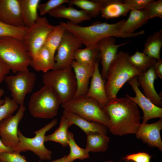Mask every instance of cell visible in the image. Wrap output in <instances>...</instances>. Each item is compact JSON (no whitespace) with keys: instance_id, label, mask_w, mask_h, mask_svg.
<instances>
[{"instance_id":"cell-44","label":"cell","mask_w":162,"mask_h":162,"mask_svg":"<svg viewBox=\"0 0 162 162\" xmlns=\"http://www.w3.org/2000/svg\"><path fill=\"white\" fill-rule=\"evenodd\" d=\"M66 157L67 155H65L62 158L54 160L50 162H67Z\"/></svg>"},{"instance_id":"cell-47","label":"cell","mask_w":162,"mask_h":162,"mask_svg":"<svg viewBox=\"0 0 162 162\" xmlns=\"http://www.w3.org/2000/svg\"><path fill=\"white\" fill-rule=\"evenodd\" d=\"M0 162H2L0 161Z\"/></svg>"},{"instance_id":"cell-26","label":"cell","mask_w":162,"mask_h":162,"mask_svg":"<svg viewBox=\"0 0 162 162\" xmlns=\"http://www.w3.org/2000/svg\"><path fill=\"white\" fill-rule=\"evenodd\" d=\"M110 138L106 134L93 132L87 134L86 149L88 152H105L108 148Z\"/></svg>"},{"instance_id":"cell-28","label":"cell","mask_w":162,"mask_h":162,"mask_svg":"<svg viewBox=\"0 0 162 162\" xmlns=\"http://www.w3.org/2000/svg\"><path fill=\"white\" fill-rule=\"evenodd\" d=\"M148 20L143 9L131 10L128 19L125 21L123 31L128 33H133L136 30L146 24Z\"/></svg>"},{"instance_id":"cell-33","label":"cell","mask_w":162,"mask_h":162,"mask_svg":"<svg viewBox=\"0 0 162 162\" xmlns=\"http://www.w3.org/2000/svg\"><path fill=\"white\" fill-rule=\"evenodd\" d=\"M129 59L131 63L135 68L143 72L154 66L156 62L154 58L138 50L133 55L130 56Z\"/></svg>"},{"instance_id":"cell-38","label":"cell","mask_w":162,"mask_h":162,"mask_svg":"<svg viewBox=\"0 0 162 162\" xmlns=\"http://www.w3.org/2000/svg\"><path fill=\"white\" fill-rule=\"evenodd\" d=\"M0 161L2 162H31L28 161L26 157L20 154V153L14 151L1 154Z\"/></svg>"},{"instance_id":"cell-2","label":"cell","mask_w":162,"mask_h":162,"mask_svg":"<svg viewBox=\"0 0 162 162\" xmlns=\"http://www.w3.org/2000/svg\"><path fill=\"white\" fill-rule=\"evenodd\" d=\"M125 20L123 19L113 24L98 22L86 26L70 22H62L60 24L77 38L82 44L88 47L95 45L100 40L107 37L130 38L144 34V30L132 33L124 32L123 28Z\"/></svg>"},{"instance_id":"cell-35","label":"cell","mask_w":162,"mask_h":162,"mask_svg":"<svg viewBox=\"0 0 162 162\" xmlns=\"http://www.w3.org/2000/svg\"><path fill=\"white\" fill-rule=\"evenodd\" d=\"M4 100V103L0 106V122L5 118L12 115L19 107V105L9 97H5Z\"/></svg>"},{"instance_id":"cell-5","label":"cell","mask_w":162,"mask_h":162,"mask_svg":"<svg viewBox=\"0 0 162 162\" xmlns=\"http://www.w3.org/2000/svg\"><path fill=\"white\" fill-rule=\"evenodd\" d=\"M42 80L44 85L51 88L57 94L62 104L74 98L77 84L71 66L50 70L44 73Z\"/></svg>"},{"instance_id":"cell-22","label":"cell","mask_w":162,"mask_h":162,"mask_svg":"<svg viewBox=\"0 0 162 162\" xmlns=\"http://www.w3.org/2000/svg\"><path fill=\"white\" fill-rule=\"evenodd\" d=\"M30 66L35 70L44 73L54 69V59L49 49L44 45L32 58Z\"/></svg>"},{"instance_id":"cell-45","label":"cell","mask_w":162,"mask_h":162,"mask_svg":"<svg viewBox=\"0 0 162 162\" xmlns=\"http://www.w3.org/2000/svg\"><path fill=\"white\" fill-rule=\"evenodd\" d=\"M4 93V91L3 89L0 88V106L4 103V99H1V98Z\"/></svg>"},{"instance_id":"cell-17","label":"cell","mask_w":162,"mask_h":162,"mask_svg":"<svg viewBox=\"0 0 162 162\" xmlns=\"http://www.w3.org/2000/svg\"><path fill=\"white\" fill-rule=\"evenodd\" d=\"M71 66L74 70L77 84L74 99L84 96L86 94L88 88L90 79L92 77L94 71V64H85L75 60L72 62Z\"/></svg>"},{"instance_id":"cell-12","label":"cell","mask_w":162,"mask_h":162,"mask_svg":"<svg viewBox=\"0 0 162 162\" xmlns=\"http://www.w3.org/2000/svg\"><path fill=\"white\" fill-rule=\"evenodd\" d=\"M82 44L79 39L70 32L66 30L56 51L54 57L53 69L71 66L74 60L75 52L80 49Z\"/></svg>"},{"instance_id":"cell-9","label":"cell","mask_w":162,"mask_h":162,"mask_svg":"<svg viewBox=\"0 0 162 162\" xmlns=\"http://www.w3.org/2000/svg\"><path fill=\"white\" fill-rule=\"evenodd\" d=\"M36 80L35 74L29 70L7 75L4 79L12 99L20 106H24L26 96L32 91Z\"/></svg>"},{"instance_id":"cell-14","label":"cell","mask_w":162,"mask_h":162,"mask_svg":"<svg viewBox=\"0 0 162 162\" xmlns=\"http://www.w3.org/2000/svg\"><path fill=\"white\" fill-rule=\"evenodd\" d=\"M130 41L116 44H115V38L114 37H110L101 40L97 44L100 51L102 66L101 74L104 79L106 78L109 67L115 58L118 49Z\"/></svg>"},{"instance_id":"cell-10","label":"cell","mask_w":162,"mask_h":162,"mask_svg":"<svg viewBox=\"0 0 162 162\" xmlns=\"http://www.w3.org/2000/svg\"><path fill=\"white\" fill-rule=\"evenodd\" d=\"M55 26L45 17L39 16L28 28L23 41L32 58L44 45L48 36Z\"/></svg>"},{"instance_id":"cell-1","label":"cell","mask_w":162,"mask_h":162,"mask_svg":"<svg viewBox=\"0 0 162 162\" xmlns=\"http://www.w3.org/2000/svg\"><path fill=\"white\" fill-rule=\"evenodd\" d=\"M103 110L109 118L107 128L112 134H136L142 118L137 105L132 100L126 97H116L110 100Z\"/></svg>"},{"instance_id":"cell-21","label":"cell","mask_w":162,"mask_h":162,"mask_svg":"<svg viewBox=\"0 0 162 162\" xmlns=\"http://www.w3.org/2000/svg\"><path fill=\"white\" fill-rule=\"evenodd\" d=\"M63 115L68 118L73 124H75L80 128L86 135L93 132L106 134L107 127L101 124L89 121L76 114L64 109Z\"/></svg>"},{"instance_id":"cell-15","label":"cell","mask_w":162,"mask_h":162,"mask_svg":"<svg viewBox=\"0 0 162 162\" xmlns=\"http://www.w3.org/2000/svg\"><path fill=\"white\" fill-rule=\"evenodd\" d=\"M162 129V118L152 124L140 123L135 134L136 138L152 147L162 151V141L160 134Z\"/></svg>"},{"instance_id":"cell-32","label":"cell","mask_w":162,"mask_h":162,"mask_svg":"<svg viewBox=\"0 0 162 162\" xmlns=\"http://www.w3.org/2000/svg\"><path fill=\"white\" fill-rule=\"evenodd\" d=\"M68 146L70 152L67 155V162H73L76 159L83 160L88 158L90 157L89 152L86 148L80 147L76 142L73 134L68 132Z\"/></svg>"},{"instance_id":"cell-11","label":"cell","mask_w":162,"mask_h":162,"mask_svg":"<svg viewBox=\"0 0 162 162\" xmlns=\"http://www.w3.org/2000/svg\"><path fill=\"white\" fill-rule=\"evenodd\" d=\"M26 110L24 106H20L14 115L8 116L0 122V136L4 144L16 152L19 144L18 135L19 124Z\"/></svg>"},{"instance_id":"cell-42","label":"cell","mask_w":162,"mask_h":162,"mask_svg":"<svg viewBox=\"0 0 162 162\" xmlns=\"http://www.w3.org/2000/svg\"><path fill=\"white\" fill-rule=\"evenodd\" d=\"M158 76L162 79V60L160 59L157 61L154 65Z\"/></svg>"},{"instance_id":"cell-3","label":"cell","mask_w":162,"mask_h":162,"mask_svg":"<svg viewBox=\"0 0 162 162\" xmlns=\"http://www.w3.org/2000/svg\"><path fill=\"white\" fill-rule=\"evenodd\" d=\"M130 56L128 53L122 51L117 52L109 67L105 88L110 100L117 97L118 92L126 82L143 73L132 64L129 60Z\"/></svg>"},{"instance_id":"cell-16","label":"cell","mask_w":162,"mask_h":162,"mask_svg":"<svg viewBox=\"0 0 162 162\" xmlns=\"http://www.w3.org/2000/svg\"><path fill=\"white\" fill-rule=\"evenodd\" d=\"M99 61L98 60L94 63V71L92 77L90 84L85 95L96 100L103 109L109 103L110 100L106 91L105 80L102 78L100 72Z\"/></svg>"},{"instance_id":"cell-41","label":"cell","mask_w":162,"mask_h":162,"mask_svg":"<svg viewBox=\"0 0 162 162\" xmlns=\"http://www.w3.org/2000/svg\"><path fill=\"white\" fill-rule=\"evenodd\" d=\"M10 70L8 66L0 58V83L4 80Z\"/></svg>"},{"instance_id":"cell-30","label":"cell","mask_w":162,"mask_h":162,"mask_svg":"<svg viewBox=\"0 0 162 162\" xmlns=\"http://www.w3.org/2000/svg\"><path fill=\"white\" fill-rule=\"evenodd\" d=\"M69 6L74 5L81 9L91 18H94L100 13L102 5V0H71L68 3Z\"/></svg>"},{"instance_id":"cell-43","label":"cell","mask_w":162,"mask_h":162,"mask_svg":"<svg viewBox=\"0 0 162 162\" xmlns=\"http://www.w3.org/2000/svg\"><path fill=\"white\" fill-rule=\"evenodd\" d=\"M13 149L5 145L0 139V154L6 152H12Z\"/></svg>"},{"instance_id":"cell-27","label":"cell","mask_w":162,"mask_h":162,"mask_svg":"<svg viewBox=\"0 0 162 162\" xmlns=\"http://www.w3.org/2000/svg\"><path fill=\"white\" fill-rule=\"evenodd\" d=\"M162 46V30H160L148 37L144 44L143 52L157 61L160 60Z\"/></svg>"},{"instance_id":"cell-18","label":"cell","mask_w":162,"mask_h":162,"mask_svg":"<svg viewBox=\"0 0 162 162\" xmlns=\"http://www.w3.org/2000/svg\"><path fill=\"white\" fill-rule=\"evenodd\" d=\"M158 77L154 66L138 76L137 80L143 90L144 95L156 106H162V98L155 91L154 83Z\"/></svg>"},{"instance_id":"cell-23","label":"cell","mask_w":162,"mask_h":162,"mask_svg":"<svg viewBox=\"0 0 162 162\" xmlns=\"http://www.w3.org/2000/svg\"><path fill=\"white\" fill-rule=\"evenodd\" d=\"M103 5L100 12L103 17L109 19L125 16L130 10L123 1L102 0Z\"/></svg>"},{"instance_id":"cell-34","label":"cell","mask_w":162,"mask_h":162,"mask_svg":"<svg viewBox=\"0 0 162 162\" xmlns=\"http://www.w3.org/2000/svg\"><path fill=\"white\" fill-rule=\"evenodd\" d=\"M28 28L25 26H13L0 21V38L11 37L23 41Z\"/></svg>"},{"instance_id":"cell-4","label":"cell","mask_w":162,"mask_h":162,"mask_svg":"<svg viewBox=\"0 0 162 162\" xmlns=\"http://www.w3.org/2000/svg\"><path fill=\"white\" fill-rule=\"evenodd\" d=\"M0 58L15 74L29 70L32 60L23 41L8 37L0 38Z\"/></svg>"},{"instance_id":"cell-46","label":"cell","mask_w":162,"mask_h":162,"mask_svg":"<svg viewBox=\"0 0 162 162\" xmlns=\"http://www.w3.org/2000/svg\"><path fill=\"white\" fill-rule=\"evenodd\" d=\"M103 162H115L111 160H110L106 161ZM125 162H133L131 161H125Z\"/></svg>"},{"instance_id":"cell-25","label":"cell","mask_w":162,"mask_h":162,"mask_svg":"<svg viewBox=\"0 0 162 162\" xmlns=\"http://www.w3.org/2000/svg\"><path fill=\"white\" fill-rule=\"evenodd\" d=\"M73 124L71 121L62 115L58 127L52 134L45 135L44 141H52L60 143L63 147L68 146V128Z\"/></svg>"},{"instance_id":"cell-40","label":"cell","mask_w":162,"mask_h":162,"mask_svg":"<svg viewBox=\"0 0 162 162\" xmlns=\"http://www.w3.org/2000/svg\"><path fill=\"white\" fill-rule=\"evenodd\" d=\"M152 0H125L130 10H138L144 9Z\"/></svg>"},{"instance_id":"cell-13","label":"cell","mask_w":162,"mask_h":162,"mask_svg":"<svg viewBox=\"0 0 162 162\" xmlns=\"http://www.w3.org/2000/svg\"><path fill=\"white\" fill-rule=\"evenodd\" d=\"M138 76H134L127 82L135 92V96L132 97L126 94V96L134 101L142 110L143 112L142 123H147L152 118H162V108L153 104L140 90Z\"/></svg>"},{"instance_id":"cell-6","label":"cell","mask_w":162,"mask_h":162,"mask_svg":"<svg viewBox=\"0 0 162 162\" xmlns=\"http://www.w3.org/2000/svg\"><path fill=\"white\" fill-rule=\"evenodd\" d=\"M61 104L57 94L51 88L44 85L31 95L28 109L31 114L34 117L52 118L57 115Z\"/></svg>"},{"instance_id":"cell-36","label":"cell","mask_w":162,"mask_h":162,"mask_svg":"<svg viewBox=\"0 0 162 162\" xmlns=\"http://www.w3.org/2000/svg\"><path fill=\"white\" fill-rule=\"evenodd\" d=\"M149 19L155 17L162 18V0L152 1L143 9Z\"/></svg>"},{"instance_id":"cell-8","label":"cell","mask_w":162,"mask_h":162,"mask_svg":"<svg viewBox=\"0 0 162 162\" xmlns=\"http://www.w3.org/2000/svg\"><path fill=\"white\" fill-rule=\"evenodd\" d=\"M58 122V120L54 119L43 127L34 131L35 136L32 138L25 136L18 129L19 144L16 152L20 153L30 150L41 160H50L52 152L45 147L44 138L46 133L55 126Z\"/></svg>"},{"instance_id":"cell-7","label":"cell","mask_w":162,"mask_h":162,"mask_svg":"<svg viewBox=\"0 0 162 162\" xmlns=\"http://www.w3.org/2000/svg\"><path fill=\"white\" fill-rule=\"evenodd\" d=\"M61 105L64 110L89 121L101 124L107 128L109 118L94 98L84 95L74 98Z\"/></svg>"},{"instance_id":"cell-20","label":"cell","mask_w":162,"mask_h":162,"mask_svg":"<svg viewBox=\"0 0 162 162\" xmlns=\"http://www.w3.org/2000/svg\"><path fill=\"white\" fill-rule=\"evenodd\" d=\"M47 14L54 17L68 19L70 22L77 24L91 19L83 11L77 10L71 6L67 7L61 5L50 10Z\"/></svg>"},{"instance_id":"cell-19","label":"cell","mask_w":162,"mask_h":162,"mask_svg":"<svg viewBox=\"0 0 162 162\" xmlns=\"http://www.w3.org/2000/svg\"><path fill=\"white\" fill-rule=\"evenodd\" d=\"M0 21L13 26H25L19 0H0Z\"/></svg>"},{"instance_id":"cell-37","label":"cell","mask_w":162,"mask_h":162,"mask_svg":"<svg viewBox=\"0 0 162 162\" xmlns=\"http://www.w3.org/2000/svg\"><path fill=\"white\" fill-rule=\"evenodd\" d=\"M69 0H49L46 2L40 4L38 6V10L41 15L45 14L64 3H68Z\"/></svg>"},{"instance_id":"cell-24","label":"cell","mask_w":162,"mask_h":162,"mask_svg":"<svg viewBox=\"0 0 162 162\" xmlns=\"http://www.w3.org/2000/svg\"><path fill=\"white\" fill-rule=\"evenodd\" d=\"M20 13L24 25L29 27L38 17V8L40 0H19Z\"/></svg>"},{"instance_id":"cell-39","label":"cell","mask_w":162,"mask_h":162,"mask_svg":"<svg viewBox=\"0 0 162 162\" xmlns=\"http://www.w3.org/2000/svg\"><path fill=\"white\" fill-rule=\"evenodd\" d=\"M152 156L145 152H140L126 155L122 159L133 162H150Z\"/></svg>"},{"instance_id":"cell-31","label":"cell","mask_w":162,"mask_h":162,"mask_svg":"<svg viewBox=\"0 0 162 162\" xmlns=\"http://www.w3.org/2000/svg\"><path fill=\"white\" fill-rule=\"evenodd\" d=\"M66 30L60 24L55 26L46 40L44 45L50 50L54 59L56 52L59 46Z\"/></svg>"},{"instance_id":"cell-29","label":"cell","mask_w":162,"mask_h":162,"mask_svg":"<svg viewBox=\"0 0 162 162\" xmlns=\"http://www.w3.org/2000/svg\"><path fill=\"white\" fill-rule=\"evenodd\" d=\"M74 59L82 64H94L97 61L100 60V51L97 44L93 46L77 50L75 52Z\"/></svg>"}]
</instances>
